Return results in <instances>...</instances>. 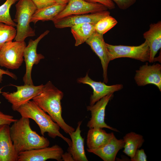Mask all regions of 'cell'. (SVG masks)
Returning <instances> with one entry per match:
<instances>
[{
  "label": "cell",
  "instance_id": "6da1fadb",
  "mask_svg": "<svg viewBox=\"0 0 161 161\" xmlns=\"http://www.w3.org/2000/svg\"><path fill=\"white\" fill-rule=\"evenodd\" d=\"M64 95L62 91L49 81L44 85L41 92L32 100L70 136L75 129L67 124L62 117L61 101Z\"/></svg>",
  "mask_w": 161,
  "mask_h": 161
},
{
  "label": "cell",
  "instance_id": "7a4b0ae2",
  "mask_svg": "<svg viewBox=\"0 0 161 161\" xmlns=\"http://www.w3.org/2000/svg\"><path fill=\"white\" fill-rule=\"evenodd\" d=\"M10 133L14 148L18 154L48 147L50 144L47 138L32 129L28 118L21 117L13 123L10 127Z\"/></svg>",
  "mask_w": 161,
  "mask_h": 161
},
{
  "label": "cell",
  "instance_id": "3957f363",
  "mask_svg": "<svg viewBox=\"0 0 161 161\" xmlns=\"http://www.w3.org/2000/svg\"><path fill=\"white\" fill-rule=\"evenodd\" d=\"M17 111L21 117L34 120L38 126L42 136H44V134L47 132L50 137L55 139L57 137H60L68 144L69 147L71 146V140L60 132V127L59 125L33 100H30L22 105Z\"/></svg>",
  "mask_w": 161,
  "mask_h": 161
},
{
  "label": "cell",
  "instance_id": "277c9868",
  "mask_svg": "<svg viewBox=\"0 0 161 161\" xmlns=\"http://www.w3.org/2000/svg\"><path fill=\"white\" fill-rule=\"evenodd\" d=\"M16 7V13L13 20L17 24L15 41H23L26 38L35 35V31L30 23L37 8L31 0H19Z\"/></svg>",
  "mask_w": 161,
  "mask_h": 161
},
{
  "label": "cell",
  "instance_id": "5b68a950",
  "mask_svg": "<svg viewBox=\"0 0 161 161\" xmlns=\"http://www.w3.org/2000/svg\"><path fill=\"white\" fill-rule=\"evenodd\" d=\"M110 61L121 58H128L142 62L148 61L150 55L149 48L146 41L137 46L112 45L106 43Z\"/></svg>",
  "mask_w": 161,
  "mask_h": 161
},
{
  "label": "cell",
  "instance_id": "8992f818",
  "mask_svg": "<svg viewBox=\"0 0 161 161\" xmlns=\"http://www.w3.org/2000/svg\"><path fill=\"white\" fill-rule=\"evenodd\" d=\"M26 46L25 41L6 43L0 50V66L11 69H18L24 60Z\"/></svg>",
  "mask_w": 161,
  "mask_h": 161
},
{
  "label": "cell",
  "instance_id": "52a82bcc",
  "mask_svg": "<svg viewBox=\"0 0 161 161\" xmlns=\"http://www.w3.org/2000/svg\"><path fill=\"white\" fill-rule=\"evenodd\" d=\"M11 85L16 87V92L11 93L2 92L1 94L3 97L12 104V108L14 111H17L19 107L39 94L44 86L42 84L37 86L28 84L19 86Z\"/></svg>",
  "mask_w": 161,
  "mask_h": 161
},
{
  "label": "cell",
  "instance_id": "ba28073f",
  "mask_svg": "<svg viewBox=\"0 0 161 161\" xmlns=\"http://www.w3.org/2000/svg\"><path fill=\"white\" fill-rule=\"evenodd\" d=\"M49 31L47 30L34 40H29L24 52V59L26 65V72L23 78L24 84L34 85L31 77V72L33 66L38 64L44 56L37 52L38 44L40 40L47 35Z\"/></svg>",
  "mask_w": 161,
  "mask_h": 161
},
{
  "label": "cell",
  "instance_id": "9c48e42d",
  "mask_svg": "<svg viewBox=\"0 0 161 161\" xmlns=\"http://www.w3.org/2000/svg\"><path fill=\"white\" fill-rule=\"evenodd\" d=\"M108 9L99 3H90L84 0H70L64 9L52 21L71 15L91 13Z\"/></svg>",
  "mask_w": 161,
  "mask_h": 161
},
{
  "label": "cell",
  "instance_id": "30bf717a",
  "mask_svg": "<svg viewBox=\"0 0 161 161\" xmlns=\"http://www.w3.org/2000/svg\"><path fill=\"white\" fill-rule=\"evenodd\" d=\"M63 149L57 145L20 152L18 161H45L49 159L62 161Z\"/></svg>",
  "mask_w": 161,
  "mask_h": 161
},
{
  "label": "cell",
  "instance_id": "8fae6325",
  "mask_svg": "<svg viewBox=\"0 0 161 161\" xmlns=\"http://www.w3.org/2000/svg\"><path fill=\"white\" fill-rule=\"evenodd\" d=\"M113 96V94L107 95L100 99L94 104L87 107V111L91 113V117L88 122L87 126L89 129L106 128L115 131H119L106 123L105 121V110L109 101Z\"/></svg>",
  "mask_w": 161,
  "mask_h": 161
},
{
  "label": "cell",
  "instance_id": "7c38bea8",
  "mask_svg": "<svg viewBox=\"0 0 161 161\" xmlns=\"http://www.w3.org/2000/svg\"><path fill=\"white\" fill-rule=\"evenodd\" d=\"M136 83L139 86L148 84L156 86L161 91V65L159 64L148 65L145 64L140 66L136 71L134 77Z\"/></svg>",
  "mask_w": 161,
  "mask_h": 161
},
{
  "label": "cell",
  "instance_id": "4fadbf2b",
  "mask_svg": "<svg viewBox=\"0 0 161 161\" xmlns=\"http://www.w3.org/2000/svg\"><path fill=\"white\" fill-rule=\"evenodd\" d=\"M110 14V12L106 10L89 14L71 15L53 22L55 27L59 29L71 27L77 24L85 23L95 24L101 19Z\"/></svg>",
  "mask_w": 161,
  "mask_h": 161
},
{
  "label": "cell",
  "instance_id": "5bb4252c",
  "mask_svg": "<svg viewBox=\"0 0 161 161\" xmlns=\"http://www.w3.org/2000/svg\"><path fill=\"white\" fill-rule=\"evenodd\" d=\"M77 81L78 83L88 85L92 89L93 94L90 97L89 105H93L104 97L113 94L123 88L121 84L107 85L104 82L95 81L89 77L88 73H86L85 77L78 78Z\"/></svg>",
  "mask_w": 161,
  "mask_h": 161
},
{
  "label": "cell",
  "instance_id": "9a60e30c",
  "mask_svg": "<svg viewBox=\"0 0 161 161\" xmlns=\"http://www.w3.org/2000/svg\"><path fill=\"white\" fill-rule=\"evenodd\" d=\"M100 60L103 70V82L108 81L107 70L110 61L109 59L103 35L95 31L86 41Z\"/></svg>",
  "mask_w": 161,
  "mask_h": 161
},
{
  "label": "cell",
  "instance_id": "2e32d148",
  "mask_svg": "<svg viewBox=\"0 0 161 161\" xmlns=\"http://www.w3.org/2000/svg\"><path fill=\"white\" fill-rule=\"evenodd\" d=\"M10 127L0 126V161H18V153L10 136Z\"/></svg>",
  "mask_w": 161,
  "mask_h": 161
},
{
  "label": "cell",
  "instance_id": "e0dca14e",
  "mask_svg": "<svg viewBox=\"0 0 161 161\" xmlns=\"http://www.w3.org/2000/svg\"><path fill=\"white\" fill-rule=\"evenodd\" d=\"M124 145L123 139H118L114 135L103 146L95 149L87 148V150L97 156L104 161H114L117 153L123 148Z\"/></svg>",
  "mask_w": 161,
  "mask_h": 161
},
{
  "label": "cell",
  "instance_id": "ac0fdd59",
  "mask_svg": "<svg viewBox=\"0 0 161 161\" xmlns=\"http://www.w3.org/2000/svg\"><path fill=\"white\" fill-rule=\"evenodd\" d=\"M143 37L148 42L150 51L149 62L153 63L155 56L161 48V21L149 25L148 30L143 34Z\"/></svg>",
  "mask_w": 161,
  "mask_h": 161
},
{
  "label": "cell",
  "instance_id": "d6986e66",
  "mask_svg": "<svg viewBox=\"0 0 161 161\" xmlns=\"http://www.w3.org/2000/svg\"><path fill=\"white\" fill-rule=\"evenodd\" d=\"M82 122L79 121L75 130L70 135L72 145L67 151L72 154L74 161H87L84 149V139L81 136L80 125Z\"/></svg>",
  "mask_w": 161,
  "mask_h": 161
},
{
  "label": "cell",
  "instance_id": "ffe728a7",
  "mask_svg": "<svg viewBox=\"0 0 161 161\" xmlns=\"http://www.w3.org/2000/svg\"><path fill=\"white\" fill-rule=\"evenodd\" d=\"M114 135L113 132L107 133L102 128L89 129L87 137V148L92 150L101 147L107 143Z\"/></svg>",
  "mask_w": 161,
  "mask_h": 161
},
{
  "label": "cell",
  "instance_id": "44dd1931",
  "mask_svg": "<svg viewBox=\"0 0 161 161\" xmlns=\"http://www.w3.org/2000/svg\"><path fill=\"white\" fill-rule=\"evenodd\" d=\"M66 4L55 3L37 9L32 16L30 22L35 24L39 21H52L65 7Z\"/></svg>",
  "mask_w": 161,
  "mask_h": 161
},
{
  "label": "cell",
  "instance_id": "7402d4cb",
  "mask_svg": "<svg viewBox=\"0 0 161 161\" xmlns=\"http://www.w3.org/2000/svg\"><path fill=\"white\" fill-rule=\"evenodd\" d=\"M95 25L89 23L77 24L71 28V32L75 40V46L84 43L95 31Z\"/></svg>",
  "mask_w": 161,
  "mask_h": 161
},
{
  "label": "cell",
  "instance_id": "603a6c76",
  "mask_svg": "<svg viewBox=\"0 0 161 161\" xmlns=\"http://www.w3.org/2000/svg\"><path fill=\"white\" fill-rule=\"evenodd\" d=\"M124 143L123 152L132 158L137 150L143 145L145 140L143 136L134 132L126 134L123 137Z\"/></svg>",
  "mask_w": 161,
  "mask_h": 161
},
{
  "label": "cell",
  "instance_id": "cb8c5ba5",
  "mask_svg": "<svg viewBox=\"0 0 161 161\" xmlns=\"http://www.w3.org/2000/svg\"><path fill=\"white\" fill-rule=\"evenodd\" d=\"M19 0H6L0 6V22L14 27L17 24L11 18L10 10L11 6Z\"/></svg>",
  "mask_w": 161,
  "mask_h": 161
},
{
  "label": "cell",
  "instance_id": "d4e9b609",
  "mask_svg": "<svg viewBox=\"0 0 161 161\" xmlns=\"http://www.w3.org/2000/svg\"><path fill=\"white\" fill-rule=\"evenodd\" d=\"M16 34L14 27L0 22V50L6 43L12 41Z\"/></svg>",
  "mask_w": 161,
  "mask_h": 161
},
{
  "label": "cell",
  "instance_id": "484cf974",
  "mask_svg": "<svg viewBox=\"0 0 161 161\" xmlns=\"http://www.w3.org/2000/svg\"><path fill=\"white\" fill-rule=\"evenodd\" d=\"M117 20L110 15L103 18L95 25V31L103 35L115 26Z\"/></svg>",
  "mask_w": 161,
  "mask_h": 161
},
{
  "label": "cell",
  "instance_id": "4316f807",
  "mask_svg": "<svg viewBox=\"0 0 161 161\" xmlns=\"http://www.w3.org/2000/svg\"><path fill=\"white\" fill-rule=\"evenodd\" d=\"M114 2L118 7L123 10H126L133 5L136 0H111Z\"/></svg>",
  "mask_w": 161,
  "mask_h": 161
},
{
  "label": "cell",
  "instance_id": "83f0119b",
  "mask_svg": "<svg viewBox=\"0 0 161 161\" xmlns=\"http://www.w3.org/2000/svg\"><path fill=\"white\" fill-rule=\"evenodd\" d=\"M17 120L14 119L13 116L5 114L0 111V126L3 125L10 126Z\"/></svg>",
  "mask_w": 161,
  "mask_h": 161
},
{
  "label": "cell",
  "instance_id": "f1b7e54d",
  "mask_svg": "<svg viewBox=\"0 0 161 161\" xmlns=\"http://www.w3.org/2000/svg\"><path fill=\"white\" fill-rule=\"evenodd\" d=\"M131 161H146L147 156L143 149H138L134 155L131 158Z\"/></svg>",
  "mask_w": 161,
  "mask_h": 161
},
{
  "label": "cell",
  "instance_id": "f546056e",
  "mask_svg": "<svg viewBox=\"0 0 161 161\" xmlns=\"http://www.w3.org/2000/svg\"><path fill=\"white\" fill-rule=\"evenodd\" d=\"M92 3H99L103 4L108 9L111 10L115 8L114 3L111 0H84Z\"/></svg>",
  "mask_w": 161,
  "mask_h": 161
},
{
  "label": "cell",
  "instance_id": "4dcf8cb0",
  "mask_svg": "<svg viewBox=\"0 0 161 161\" xmlns=\"http://www.w3.org/2000/svg\"><path fill=\"white\" fill-rule=\"evenodd\" d=\"M37 9H41L55 3L54 0H31Z\"/></svg>",
  "mask_w": 161,
  "mask_h": 161
},
{
  "label": "cell",
  "instance_id": "1f68e13d",
  "mask_svg": "<svg viewBox=\"0 0 161 161\" xmlns=\"http://www.w3.org/2000/svg\"><path fill=\"white\" fill-rule=\"evenodd\" d=\"M3 75H7L15 80L17 79V76L13 73L10 72L8 70H5L0 68V83H2Z\"/></svg>",
  "mask_w": 161,
  "mask_h": 161
},
{
  "label": "cell",
  "instance_id": "d6a6232c",
  "mask_svg": "<svg viewBox=\"0 0 161 161\" xmlns=\"http://www.w3.org/2000/svg\"><path fill=\"white\" fill-rule=\"evenodd\" d=\"M62 160L64 161H74L72 154L68 151L63 153L62 155Z\"/></svg>",
  "mask_w": 161,
  "mask_h": 161
},
{
  "label": "cell",
  "instance_id": "836d02e7",
  "mask_svg": "<svg viewBox=\"0 0 161 161\" xmlns=\"http://www.w3.org/2000/svg\"><path fill=\"white\" fill-rule=\"evenodd\" d=\"M70 0H54L55 3L63 4H66Z\"/></svg>",
  "mask_w": 161,
  "mask_h": 161
},
{
  "label": "cell",
  "instance_id": "e575fe53",
  "mask_svg": "<svg viewBox=\"0 0 161 161\" xmlns=\"http://www.w3.org/2000/svg\"><path fill=\"white\" fill-rule=\"evenodd\" d=\"M3 87H1V88H0V94H1L2 92L1 91H2V90L3 89Z\"/></svg>",
  "mask_w": 161,
  "mask_h": 161
}]
</instances>
